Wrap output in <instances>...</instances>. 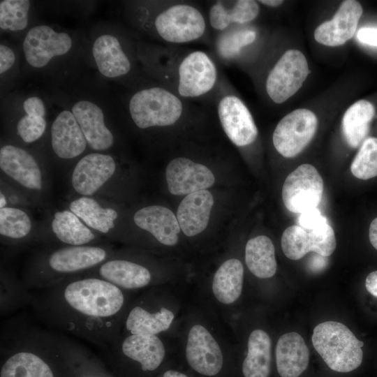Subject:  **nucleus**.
Here are the masks:
<instances>
[{"label": "nucleus", "instance_id": "nucleus-1", "mask_svg": "<svg viewBox=\"0 0 377 377\" xmlns=\"http://www.w3.org/2000/svg\"><path fill=\"white\" fill-rule=\"evenodd\" d=\"M33 295L31 304L46 325L108 350L120 337L128 309L127 291L82 275Z\"/></svg>", "mask_w": 377, "mask_h": 377}, {"label": "nucleus", "instance_id": "nucleus-2", "mask_svg": "<svg viewBox=\"0 0 377 377\" xmlns=\"http://www.w3.org/2000/svg\"><path fill=\"white\" fill-rule=\"evenodd\" d=\"M0 377H68L52 332L22 315L1 324Z\"/></svg>", "mask_w": 377, "mask_h": 377}, {"label": "nucleus", "instance_id": "nucleus-3", "mask_svg": "<svg viewBox=\"0 0 377 377\" xmlns=\"http://www.w3.org/2000/svg\"><path fill=\"white\" fill-rule=\"evenodd\" d=\"M114 251L110 242L86 246H44L28 260L21 279L28 290H42L94 269Z\"/></svg>", "mask_w": 377, "mask_h": 377}, {"label": "nucleus", "instance_id": "nucleus-4", "mask_svg": "<svg viewBox=\"0 0 377 377\" xmlns=\"http://www.w3.org/2000/svg\"><path fill=\"white\" fill-rule=\"evenodd\" d=\"M311 341L322 359L332 370L347 373L362 362L364 343L343 323L326 321L313 329Z\"/></svg>", "mask_w": 377, "mask_h": 377}, {"label": "nucleus", "instance_id": "nucleus-5", "mask_svg": "<svg viewBox=\"0 0 377 377\" xmlns=\"http://www.w3.org/2000/svg\"><path fill=\"white\" fill-rule=\"evenodd\" d=\"M0 170L9 184L30 201L42 198L47 190V179L43 165L29 150L15 144L0 148Z\"/></svg>", "mask_w": 377, "mask_h": 377}, {"label": "nucleus", "instance_id": "nucleus-6", "mask_svg": "<svg viewBox=\"0 0 377 377\" xmlns=\"http://www.w3.org/2000/svg\"><path fill=\"white\" fill-rule=\"evenodd\" d=\"M128 108L133 122L140 129L173 125L183 112L182 101L161 87L135 91L129 99Z\"/></svg>", "mask_w": 377, "mask_h": 377}, {"label": "nucleus", "instance_id": "nucleus-7", "mask_svg": "<svg viewBox=\"0 0 377 377\" xmlns=\"http://www.w3.org/2000/svg\"><path fill=\"white\" fill-rule=\"evenodd\" d=\"M119 165L108 152L92 151L81 156L70 175V184L76 195L112 200Z\"/></svg>", "mask_w": 377, "mask_h": 377}, {"label": "nucleus", "instance_id": "nucleus-8", "mask_svg": "<svg viewBox=\"0 0 377 377\" xmlns=\"http://www.w3.org/2000/svg\"><path fill=\"white\" fill-rule=\"evenodd\" d=\"M110 241L89 228L69 209L52 213L40 227L36 243L45 246H86Z\"/></svg>", "mask_w": 377, "mask_h": 377}, {"label": "nucleus", "instance_id": "nucleus-9", "mask_svg": "<svg viewBox=\"0 0 377 377\" xmlns=\"http://www.w3.org/2000/svg\"><path fill=\"white\" fill-rule=\"evenodd\" d=\"M72 36L66 31H57L47 24L31 27L22 42V51L27 64L34 69L42 70L55 59L70 53L73 47Z\"/></svg>", "mask_w": 377, "mask_h": 377}, {"label": "nucleus", "instance_id": "nucleus-10", "mask_svg": "<svg viewBox=\"0 0 377 377\" xmlns=\"http://www.w3.org/2000/svg\"><path fill=\"white\" fill-rule=\"evenodd\" d=\"M154 26L162 39L172 43L195 40L204 34L206 29L201 12L185 3L173 5L159 13Z\"/></svg>", "mask_w": 377, "mask_h": 377}, {"label": "nucleus", "instance_id": "nucleus-11", "mask_svg": "<svg viewBox=\"0 0 377 377\" xmlns=\"http://www.w3.org/2000/svg\"><path fill=\"white\" fill-rule=\"evenodd\" d=\"M117 363L137 364L145 373L157 369L165 357V348L157 335L121 334L107 350Z\"/></svg>", "mask_w": 377, "mask_h": 377}, {"label": "nucleus", "instance_id": "nucleus-12", "mask_svg": "<svg viewBox=\"0 0 377 377\" xmlns=\"http://www.w3.org/2000/svg\"><path fill=\"white\" fill-rule=\"evenodd\" d=\"M324 191L323 180L312 165H299L286 178L282 188V199L286 208L301 214L316 208L321 202Z\"/></svg>", "mask_w": 377, "mask_h": 377}, {"label": "nucleus", "instance_id": "nucleus-13", "mask_svg": "<svg viewBox=\"0 0 377 377\" xmlns=\"http://www.w3.org/2000/svg\"><path fill=\"white\" fill-rule=\"evenodd\" d=\"M316 114L308 109H297L283 117L272 135L276 151L286 158L298 155L313 139L318 128Z\"/></svg>", "mask_w": 377, "mask_h": 377}, {"label": "nucleus", "instance_id": "nucleus-14", "mask_svg": "<svg viewBox=\"0 0 377 377\" xmlns=\"http://www.w3.org/2000/svg\"><path fill=\"white\" fill-rule=\"evenodd\" d=\"M67 207L89 228L108 241L121 239L119 230L121 214L112 200L75 195L68 201Z\"/></svg>", "mask_w": 377, "mask_h": 377}, {"label": "nucleus", "instance_id": "nucleus-15", "mask_svg": "<svg viewBox=\"0 0 377 377\" xmlns=\"http://www.w3.org/2000/svg\"><path fill=\"white\" fill-rule=\"evenodd\" d=\"M309 73L304 55L297 50L286 51L269 72L266 91L276 103H282L302 86Z\"/></svg>", "mask_w": 377, "mask_h": 377}, {"label": "nucleus", "instance_id": "nucleus-16", "mask_svg": "<svg viewBox=\"0 0 377 377\" xmlns=\"http://www.w3.org/2000/svg\"><path fill=\"white\" fill-rule=\"evenodd\" d=\"M80 275L101 278L128 291L147 287L154 279L148 266L115 251L103 263Z\"/></svg>", "mask_w": 377, "mask_h": 377}, {"label": "nucleus", "instance_id": "nucleus-17", "mask_svg": "<svg viewBox=\"0 0 377 377\" xmlns=\"http://www.w3.org/2000/svg\"><path fill=\"white\" fill-rule=\"evenodd\" d=\"M281 244L284 255L293 260L301 259L309 252L327 257L337 246L334 232L330 223L316 230L289 226L282 234Z\"/></svg>", "mask_w": 377, "mask_h": 377}, {"label": "nucleus", "instance_id": "nucleus-18", "mask_svg": "<svg viewBox=\"0 0 377 377\" xmlns=\"http://www.w3.org/2000/svg\"><path fill=\"white\" fill-rule=\"evenodd\" d=\"M216 79V68L211 58L204 52H192L179 66L178 94L184 98L202 96L214 87Z\"/></svg>", "mask_w": 377, "mask_h": 377}, {"label": "nucleus", "instance_id": "nucleus-19", "mask_svg": "<svg viewBox=\"0 0 377 377\" xmlns=\"http://www.w3.org/2000/svg\"><path fill=\"white\" fill-rule=\"evenodd\" d=\"M93 151L107 152L114 144V135L106 123L105 113L95 101L80 98L74 101L71 109Z\"/></svg>", "mask_w": 377, "mask_h": 377}, {"label": "nucleus", "instance_id": "nucleus-20", "mask_svg": "<svg viewBox=\"0 0 377 377\" xmlns=\"http://www.w3.org/2000/svg\"><path fill=\"white\" fill-rule=\"evenodd\" d=\"M186 358L193 370L207 376L219 374L223 363L219 344L209 330L200 324L193 325L188 332Z\"/></svg>", "mask_w": 377, "mask_h": 377}, {"label": "nucleus", "instance_id": "nucleus-21", "mask_svg": "<svg viewBox=\"0 0 377 377\" xmlns=\"http://www.w3.org/2000/svg\"><path fill=\"white\" fill-rule=\"evenodd\" d=\"M218 115L225 133L236 146L244 147L256 140L258 128L240 98L234 95L222 98L218 105Z\"/></svg>", "mask_w": 377, "mask_h": 377}, {"label": "nucleus", "instance_id": "nucleus-22", "mask_svg": "<svg viewBox=\"0 0 377 377\" xmlns=\"http://www.w3.org/2000/svg\"><path fill=\"white\" fill-rule=\"evenodd\" d=\"M165 179L169 192L175 195L205 190L215 182L214 174L207 166L185 157L170 161L165 169Z\"/></svg>", "mask_w": 377, "mask_h": 377}, {"label": "nucleus", "instance_id": "nucleus-23", "mask_svg": "<svg viewBox=\"0 0 377 377\" xmlns=\"http://www.w3.org/2000/svg\"><path fill=\"white\" fill-rule=\"evenodd\" d=\"M91 53L98 71L106 78L119 79L131 71V59L114 33L99 34L92 43Z\"/></svg>", "mask_w": 377, "mask_h": 377}, {"label": "nucleus", "instance_id": "nucleus-24", "mask_svg": "<svg viewBox=\"0 0 377 377\" xmlns=\"http://www.w3.org/2000/svg\"><path fill=\"white\" fill-rule=\"evenodd\" d=\"M61 362L68 377H113L89 350L59 333L52 332Z\"/></svg>", "mask_w": 377, "mask_h": 377}, {"label": "nucleus", "instance_id": "nucleus-25", "mask_svg": "<svg viewBox=\"0 0 377 377\" xmlns=\"http://www.w3.org/2000/svg\"><path fill=\"white\" fill-rule=\"evenodd\" d=\"M50 145L54 155L65 161L82 156L88 145L71 110L60 111L50 128Z\"/></svg>", "mask_w": 377, "mask_h": 377}, {"label": "nucleus", "instance_id": "nucleus-26", "mask_svg": "<svg viewBox=\"0 0 377 377\" xmlns=\"http://www.w3.org/2000/svg\"><path fill=\"white\" fill-rule=\"evenodd\" d=\"M175 318L172 311L161 306L153 307L145 297L128 307L123 324V334L157 335L168 330Z\"/></svg>", "mask_w": 377, "mask_h": 377}, {"label": "nucleus", "instance_id": "nucleus-27", "mask_svg": "<svg viewBox=\"0 0 377 377\" xmlns=\"http://www.w3.org/2000/svg\"><path fill=\"white\" fill-rule=\"evenodd\" d=\"M362 13V7L358 1H343L333 18L316 29L315 40L330 47L344 44L354 36Z\"/></svg>", "mask_w": 377, "mask_h": 377}, {"label": "nucleus", "instance_id": "nucleus-28", "mask_svg": "<svg viewBox=\"0 0 377 377\" xmlns=\"http://www.w3.org/2000/svg\"><path fill=\"white\" fill-rule=\"evenodd\" d=\"M39 228L24 208L7 206L0 209L1 243L12 249V253L33 243L36 244Z\"/></svg>", "mask_w": 377, "mask_h": 377}, {"label": "nucleus", "instance_id": "nucleus-29", "mask_svg": "<svg viewBox=\"0 0 377 377\" xmlns=\"http://www.w3.org/2000/svg\"><path fill=\"white\" fill-rule=\"evenodd\" d=\"M139 229L149 233L159 243L174 246L179 240L180 226L176 216L168 208L151 205L137 209L132 216Z\"/></svg>", "mask_w": 377, "mask_h": 377}, {"label": "nucleus", "instance_id": "nucleus-30", "mask_svg": "<svg viewBox=\"0 0 377 377\" xmlns=\"http://www.w3.org/2000/svg\"><path fill=\"white\" fill-rule=\"evenodd\" d=\"M214 202L212 194L207 189L190 193L182 200L177 219L185 235H197L207 228Z\"/></svg>", "mask_w": 377, "mask_h": 377}, {"label": "nucleus", "instance_id": "nucleus-31", "mask_svg": "<svg viewBox=\"0 0 377 377\" xmlns=\"http://www.w3.org/2000/svg\"><path fill=\"white\" fill-rule=\"evenodd\" d=\"M309 350L304 339L297 332L281 335L276 346V362L281 377H298L307 368Z\"/></svg>", "mask_w": 377, "mask_h": 377}, {"label": "nucleus", "instance_id": "nucleus-32", "mask_svg": "<svg viewBox=\"0 0 377 377\" xmlns=\"http://www.w3.org/2000/svg\"><path fill=\"white\" fill-rule=\"evenodd\" d=\"M244 281V267L240 260L230 258L216 271L212 281V292L223 304L234 303L240 297Z\"/></svg>", "mask_w": 377, "mask_h": 377}, {"label": "nucleus", "instance_id": "nucleus-33", "mask_svg": "<svg viewBox=\"0 0 377 377\" xmlns=\"http://www.w3.org/2000/svg\"><path fill=\"white\" fill-rule=\"evenodd\" d=\"M248 351L242 364L244 377H268L270 373L272 343L263 330H254L248 339Z\"/></svg>", "mask_w": 377, "mask_h": 377}, {"label": "nucleus", "instance_id": "nucleus-34", "mask_svg": "<svg viewBox=\"0 0 377 377\" xmlns=\"http://www.w3.org/2000/svg\"><path fill=\"white\" fill-rule=\"evenodd\" d=\"M374 115V106L366 100H360L347 109L342 119V132L350 147H358L366 139Z\"/></svg>", "mask_w": 377, "mask_h": 377}, {"label": "nucleus", "instance_id": "nucleus-35", "mask_svg": "<svg viewBox=\"0 0 377 377\" xmlns=\"http://www.w3.org/2000/svg\"><path fill=\"white\" fill-rule=\"evenodd\" d=\"M245 262L250 272L256 277H272L276 272L277 264L272 240L265 235L250 239L245 247Z\"/></svg>", "mask_w": 377, "mask_h": 377}, {"label": "nucleus", "instance_id": "nucleus-36", "mask_svg": "<svg viewBox=\"0 0 377 377\" xmlns=\"http://www.w3.org/2000/svg\"><path fill=\"white\" fill-rule=\"evenodd\" d=\"M258 4L253 0H239L230 9L217 1L209 8V21L212 28L222 31L232 23L249 22L258 16Z\"/></svg>", "mask_w": 377, "mask_h": 377}, {"label": "nucleus", "instance_id": "nucleus-37", "mask_svg": "<svg viewBox=\"0 0 377 377\" xmlns=\"http://www.w3.org/2000/svg\"><path fill=\"white\" fill-rule=\"evenodd\" d=\"M33 294L22 279L8 269H1L0 313L1 316L11 314L31 303Z\"/></svg>", "mask_w": 377, "mask_h": 377}, {"label": "nucleus", "instance_id": "nucleus-38", "mask_svg": "<svg viewBox=\"0 0 377 377\" xmlns=\"http://www.w3.org/2000/svg\"><path fill=\"white\" fill-rule=\"evenodd\" d=\"M31 2L27 0L0 1V28L7 32H19L29 24Z\"/></svg>", "mask_w": 377, "mask_h": 377}, {"label": "nucleus", "instance_id": "nucleus-39", "mask_svg": "<svg viewBox=\"0 0 377 377\" xmlns=\"http://www.w3.org/2000/svg\"><path fill=\"white\" fill-rule=\"evenodd\" d=\"M351 173L367 180L377 176V138L369 137L362 143L350 165Z\"/></svg>", "mask_w": 377, "mask_h": 377}, {"label": "nucleus", "instance_id": "nucleus-40", "mask_svg": "<svg viewBox=\"0 0 377 377\" xmlns=\"http://www.w3.org/2000/svg\"><path fill=\"white\" fill-rule=\"evenodd\" d=\"M47 129L46 117L24 114L16 122L15 131L19 138L26 144L36 142Z\"/></svg>", "mask_w": 377, "mask_h": 377}, {"label": "nucleus", "instance_id": "nucleus-41", "mask_svg": "<svg viewBox=\"0 0 377 377\" xmlns=\"http://www.w3.org/2000/svg\"><path fill=\"white\" fill-rule=\"evenodd\" d=\"M256 38L253 30H242L232 33L222 39L219 43V51L224 58H231L237 55L246 45L252 43Z\"/></svg>", "mask_w": 377, "mask_h": 377}, {"label": "nucleus", "instance_id": "nucleus-42", "mask_svg": "<svg viewBox=\"0 0 377 377\" xmlns=\"http://www.w3.org/2000/svg\"><path fill=\"white\" fill-rule=\"evenodd\" d=\"M298 223L300 226L307 230L321 228L329 223L318 207L301 213Z\"/></svg>", "mask_w": 377, "mask_h": 377}, {"label": "nucleus", "instance_id": "nucleus-43", "mask_svg": "<svg viewBox=\"0 0 377 377\" xmlns=\"http://www.w3.org/2000/svg\"><path fill=\"white\" fill-rule=\"evenodd\" d=\"M24 114L46 117L47 110L43 100L38 96H30L22 103Z\"/></svg>", "mask_w": 377, "mask_h": 377}, {"label": "nucleus", "instance_id": "nucleus-44", "mask_svg": "<svg viewBox=\"0 0 377 377\" xmlns=\"http://www.w3.org/2000/svg\"><path fill=\"white\" fill-rule=\"evenodd\" d=\"M16 54L8 45L1 43L0 45V74L1 76L8 72L15 65Z\"/></svg>", "mask_w": 377, "mask_h": 377}, {"label": "nucleus", "instance_id": "nucleus-45", "mask_svg": "<svg viewBox=\"0 0 377 377\" xmlns=\"http://www.w3.org/2000/svg\"><path fill=\"white\" fill-rule=\"evenodd\" d=\"M357 39L362 43L377 46V28H361L357 31Z\"/></svg>", "mask_w": 377, "mask_h": 377}, {"label": "nucleus", "instance_id": "nucleus-46", "mask_svg": "<svg viewBox=\"0 0 377 377\" xmlns=\"http://www.w3.org/2000/svg\"><path fill=\"white\" fill-rule=\"evenodd\" d=\"M367 290L377 297V271L371 272L365 281Z\"/></svg>", "mask_w": 377, "mask_h": 377}, {"label": "nucleus", "instance_id": "nucleus-47", "mask_svg": "<svg viewBox=\"0 0 377 377\" xmlns=\"http://www.w3.org/2000/svg\"><path fill=\"white\" fill-rule=\"evenodd\" d=\"M369 237L371 245L377 249V217L370 224Z\"/></svg>", "mask_w": 377, "mask_h": 377}, {"label": "nucleus", "instance_id": "nucleus-48", "mask_svg": "<svg viewBox=\"0 0 377 377\" xmlns=\"http://www.w3.org/2000/svg\"><path fill=\"white\" fill-rule=\"evenodd\" d=\"M162 377H188L186 374L174 371V370H168L165 372H164Z\"/></svg>", "mask_w": 377, "mask_h": 377}, {"label": "nucleus", "instance_id": "nucleus-49", "mask_svg": "<svg viewBox=\"0 0 377 377\" xmlns=\"http://www.w3.org/2000/svg\"><path fill=\"white\" fill-rule=\"evenodd\" d=\"M259 2L267 6L276 7L281 5L283 1L281 0H260Z\"/></svg>", "mask_w": 377, "mask_h": 377}, {"label": "nucleus", "instance_id": "nucleus-50", "mask_svg": "<svg viewBox=\"0 0 377 377\" xmlns=\"http://www.w3.org/2000/svg\"><path fill=\"white\" fill-rule=\"evenodd\" d=\"M8 206V201L6 194L1 191H0V209L4 208Z\"/></svg>", "mask_w": 377, "mask_h": 377}]
</instances>
